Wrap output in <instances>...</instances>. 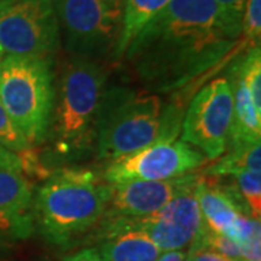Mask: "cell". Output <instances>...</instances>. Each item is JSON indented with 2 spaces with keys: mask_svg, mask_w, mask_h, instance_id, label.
<instances>
[{
  "mask_svg": "<svg viewBox=\"0 0 261 261\" xmlns=\"http://www.w3.org/2000/svg\"><path fill=\"white\" fill-rule=\"evenodd\" d=\"M192 174L163 181L134 180L116 185L109 183L111 193L100 222L142 218L157 212L186 186Z\"/></svg>",
  "mask_w": 261,
  "mask_h": 261,
  "instance_id": "obj_11",
  "label": "cell"
},
{
  "mask_svg": "<svg viewBox=\"0 0 261 261\" xmlns=\"http://www.w3.org/2000/svg\"><path fill=\"white\" fill-rule=\"evenodd\" d=\"M250 47L215 0H171L126 49L148 92L170 93Z\"/></svg>",
  "mask_w": 261,
  "mask_h": 261,
  "instance_id": "obj_1",
  "label": "cell"
},
{
  "mask_svg": "<svg viewBox=\"0 0 261 261\" xmlns=\"http://www.w3.org/2000/svg\"><path fill=\"white\" fill-rule=\"evenodd\" d=\"M103 261H157L159 245L141 231H122L102 238L97 248Z\"/></svg>",
  "mask_w": 261,
  "mask_h": 261,
  "instance_id": "obj_15",
  "label": "cell"
},
{
  "mask_svg": "<svg viewBox=\"0 0 261 261\" xmlns=\"http://www.w3.org/2000/svg\"><path fill=\"white\" fill-rule=\"evenodd\" d=\"M0 167L18 168L23 171V160L20 155L0 145Z\"/></svg>",
  "mask_w": 261,
  "mask_h": 261,
  "instance_id": "obj_23",
  "label": "cell"
},
{
  "mask_svg": "<svg viewBox=\"0 0 261 261\" xmlns=\"http://www.w3.org/2000/svg\"><path fill=\"white\" fill-rule=\"evenodd\" d=\"M106 79L105 67L96 60L74 57L67 63L47 134L57 155L79 157L93 147Z\"/></svg>",
  "mask_w": 261,
  "mask_h": 261,
  "instance_id": "obj_3",
  "label": "cell"
},
{
  "mask_svg": "<svg viewBox=\"0 0 261 261\" xmlns=\"http://www.w3.org/2000/svg\"><path fill=\"white\" fill-rule=\"evenodd\" d=\"M53 0H0V49L3 56L48 58L60 47Z\"/></svg>",
  "mask_w": 261,
  "mask_h": 261,
  "instance_id": "obj_8",
  "label": "cell"
},
{
  "mask_svg": "<svg viewBox=\"0 0 261 261\" xmlns=\"http://www.w3.org/2000/svg\"><path fill=\"white\" fill-rule=\"evenodd\" d=\"M215 3L221 8V10L225 13V16L232 23L241 27L247 0H215Z\"/></svg>",
  "mask_w": 261,
  "mask_h": 261,
  "instance_id": "obj_22",
  "label": "cell"
},
{
  "mask_svg": "<svg viewBox=\"0 0 261 261\" xmlns=\"http://www.w3.org/2000/svg\"><path fill=\"white\" fill-rule=\"evenodd\" d=\"M187 251L185 250H176V251L161 252L157 261H186Z\"/></svg>",
  "mask_w": 261,
  "mask_h": 261,
  "instance_id": "obj_25",
  "label": "cell"
},
{
  "mask_svg": "<svg viewBox=\"0 0 261 261\" xmlns=\"http://www.w3.org/2000/svg\"><path fill=\"white\" fill-rule=\"evenodd\" d=\"M197 200L202 215V229L212 233L229 235L243 215H247L235 189L209 185L202 176Z\"/></svg>",
  "mask_w": 261,
  "mask_h": 261,
  "instance_id": "obj_13",
  "label": "cell"
},
{
  "mask_svg": "<svg viewBox=\"0 0 261 261\" xmlns=\"http://www.w3.org/2000/svg\"><path fill=\"white\" fill-rule=\"evenodd\" d=\"M54 100V75L48 58H3L0 64V102L31 147L47 138Z\"/></svg>",
  "mask_w": 261,
  "mask_h": 261,
  "instance_id": "obj_5",
  "label": "cell"
},
{
  "mask_svg": "<svg viewBox=\"0 0 261 261\" xmlns=\"http://www.w3.org/2000/svg\"><path fill=\"white\" fill-rule=\"evenodd\" d=\"M60 38L73 57L113 58L122 32L123 0H53Z\"/></svg>",
  "mask_w": 261,
  "mask_h": 261,
  "instance_id": "obj_6",
  "label": "cell"
},
{
  "mask_svg": "<svg viewBox=\"0 0 261 261\" xmlns=\"http://www.w3.org/2000/svg\"><path fill=\"white\" fill-rule=\"evenodd\" d=\"M170 2L171 0H123L121 38L112 60H123V56L132 44V41Z\"/></svg>",
  "mask_w": 261,
  "mask_h": 261,
  "instance_id": "obj_16",
  "label": "cell"
},
{
  "mask_svg": "<svg viewBox=\"0 0 261 261\" xmlns=\"http://www.w3.org/2000/svg\"><path fill=\"white\" fill-rule=\"evenodd\" d=\"M109 193L111 185L93 170L61 168L34 197L35 228L49 244L68 247L100 222Z\"/></svg>",
  "mask_w": 261,
  "mask_h": 261,
  "instance_id": "obj_2",
  "label": "cell"
},
{
  "mask_svg": "<svg viewBox=\"0 0 261 261\" xmlns=\"http://www.w3.org/2000/svg\"><path fill=\"white\" fill-rule=\"evenodd\" d=\"M205 170L206 176H233L243 171H261V145L247 144L229 148V152Z\"/></svg>",
  "mask_w": 261,
  "mask_h": 261,
  "instance_id": "obj_17",
  "label": "cell"
},
{
  "mask_svg": "<svg viewBox=\"0 0 261 261\" xmlns=\"http://www.w3.org/2000/svg\"><path fill=\"white\" fill-rule=\"evenodd\" d=\"M233 96L226 77L205 84L192 102L181 123V141L199 149L207 160L222 157L232 126Z\"/></svg>",
  "mask_w": 261,
  "mask_h": 261,
  "instance_id": "obj_9",
  "label": "cell"
},
{
  "mask_svg": "<svg viewBox=\"0 0 261 261\" xmlns=\"http://www.w3.org/2000/svg\"><path fill=\"white\" fill-rule=\"evenodd\" d=\"M231 177L235 178L233 189L240 197L248 216L260 219L261 214V173L260 171H243Z\"/></svg>",
  "mask_w": 261,
  "mask_h": 261,
  "instance_id": "obj_18",
  "label": "cell"
},
{
  "mask_svg": "<svg viewBox=\"0 0 261 261\" xmlns=\"http://www.w3.org/2000/svg\"><path fill=\"white\" fill-rule=\"evenodd\" d=\"M186 261H238L231 257H226L221 252L214 251L207 247H203L200 244L192 243L187 251Z\"/></svg>",
  "mask_w": 261,
  "mask_h": 261,
  "instance_id": "obj_21",
  "label": "cell"
},
{
  "mask_svg": "<svg viewBox=\"0 0 261 261\" xmlns=\"http://www.w3.org/2000/svg\"><path fill=\"white\" fill-rule=\"evenodd\" d=\"M0 145H3L5 148H8L18 155L29 152L32 148L27 138L20 134V130L10 119L2 102H0Z\"/></svg>",
  "mask_w": 261,
  "mask_h": 261,
  "instance_id": "obj_19",
  "label": "cell"
},
{
  "mask_svg": "<svg viewBox=\"0 0 261 261\" xmlns=\"http://www.w3.org/2000/svg\"><path fill=\"white\" fill-rule=\"evenodd\" d=\"M206 163L205 155L185 141L160 138L148 147L108 164L102 176L111 185L134 180L163 181L192 174Z\"/></svg>",
  "mask_w": 261,
  "mask_h": 261,
  "instance_id": "obj_10",
  "label": "cell"
},
{
  "mask_svg": "<svg viewBox=\"0 0 261 261\" xmlns=\"http://www.w3.org/2000/svg\"><path fill=\"white\" fill-rule=\"evenodd\" d=\"M3 58H5V56H3V53H2V49H0V64H2V61H3Z\"/></svg>",
  "mask_w": 261,
  "mask_h": 261,
  "instance_id": "obj_26",
  "label": "cell"
},
{
  "mask_svg": "<svg viewBox=\"0 0 261 261\" xmlns=\"http://www.w3.org/2000/svg\"><path fill=\"white\" fill-rule=\"evenodd\" d=\"M241 38L250 48L260 45L261 0H247L241 20Z\"/></svg>",
  "mask_w": 261,
  "mask_h": 261,
  "instance_id": "obj_20",
  "label": "cell"
},
{
  "mask_svg": "<svg viewBox=\"0 0 261 261\" xmlns=\"http://www.w3.org/2000/svg\"><path fill=\"white\" fill-rule=\"evenodd\" d=\"M166 112L159 94L106 90L96 130L97 159L111 164L163 138Z\"/></svg>",
  "mask_w": 261,
  "mask_h": 261,
  "instance_id": "obj_4",
  "label": "cell"
},
{
  "mask_svg": "<svg viewBox=\"0 0 261 261\" xmlns=\"http://www.w3.org/2000/svg\"><path fill=\"white\" fill-rule=\"evenodd\" d=\"M200 180L202 174H192L186 186L154 214L134 219L99 222V238L102 240L122 231H141L159 245L161 252L186 250L202 229V215L197 200Z\"/></svg>",
  "mask_w": 261,
  "mask_h": 261,
  "instance_id": "obj_7",
  "label": "cell"
},
{
  "mask_svg": "<svg viewBox=\"0 0 261 261\" xmlns=\"http://www.w3.org/2000/svg\"><path fill=\"white\" fill-rule=\"evenodd\" d=\"M34 190L18 168L0 167V233L10 240H28L35 231Z\"/></svg>",
  "mask_w": 261,
  "mask_h": 261,
  "instance_id": "obj_12",
  "label": "cell"
},
{
  "mask_svg": "<svg viewBox=\"0 0 261 261\" xmlns=\"http://www.w3.org/2000/svg\"><path fill=\"white\" fill-rule=\"evenodd\" d=\"M226 79L231 83L233 96L232 126L228 148L258 144L261 142V111L255 108L251 94L235 64L231 67Z\"/></svg>",
  "mask_w": 261,
  "mask_h": 261,
  "instance_id": "obj_14",
  "label": "cell"
},
{
  "mask_svg": "<svg viewBox=\"0 0 261 261\" xmlns=\"http://www.w3.org/2000/svg\"><path fill=\"white\" fill-rule=\"evenodd\" d=\"M64 261H103L100 257V252L94 247L84 248L82 251L75 252L73 255L67 257Z\"/></svg>",
  "mask_w": 261,
  "mask_h": 261,
  "instance_id": "obj_24",
  "label": "cell"
}]
</instances>
